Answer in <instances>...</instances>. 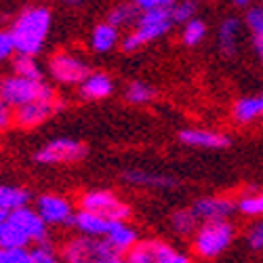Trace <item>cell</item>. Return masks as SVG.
Returning <instances> with one entry per match:
<instances>
[{"label": "cell", "mask_w": 263, "mask_h": 263, "mask_svg": "<svg viewBox=\"0 0 263 263\" xmlns=\"http://www.w3.org/2000/svg\"><path fill=\"white\" fill-rule=\"evenodd\" d=\"M103 240L116 253L124 255L128 249H133L137 245L139 232H137V228L130 226V221H109V228H107Z\"/></svg>", "instance_id": "ffe728a7"}, {"label": "cell", "mask_w": 263, "mask_h": 263, "mask_svg": "<svg viewBox=\"0 0 263 263\" xmlns=\"http://www.w3.org/2000/svg\"><path fill=\"white\" fill-rule=\"evenodd\" d=\"M168 13H171V19L175 26H183L185 21L198 15V3H196V0H177V3L168 9Z\"/></svg>", "instance_id": "4dcf8cb0"}, {"label": "cell", "mask_w": 263, "mask_h": 263, "mask_svg": "<svg viewBox=\"0 0 263 263\" xmlns=\"http://www.w3.org/2000/svg\"><path fill=\"white\" fill-rule=\"evenodd\" d=\"M120 38H122L120 30L103 19L93 26V30L89 34V47L95 55H107L120 47Z\"/></svg>", "instance_id": "e0dca14e"}, {"label": "cell", "mask_w": 263, "mask_h": 263, "mask_svg": "<svg viewBox=\"0 0 263 263\" xmlns=\"http://www.w3.org/2000/svg\"><path fill=\"white\" fill-rule=\"evenodd\" d=\"M192 211L200 221H221V219H232L236 211V200L230 196H200L192 204Z\"/></svg>", "instance_id": "5bb4252c"}, {"label": "cell", "mask_w": 263, "mask_h": 263, "mask_svg": "<svg viewBox=\"0 0 263 263\" xmlns=\"http://www.w3.org/2000/svg\"><path fill=\"white\" fill-rule=\"evenodd\" d=\"M9 30L19 55L38 57L45 51L49 34L53 30V11L42 3L28 5L13 17Z\"/></svg>", "instance_id": "6da1fadb"}, {"label": "cell", "mask_w": 263, "mask_h": 263, "mask_svg": "<svg viewBox=\"0 0 263 263\" xmlns=\"http://www.w3.org/2000/svg\"><path fill=\"white\" fill-rule=\"evenodd\" d=\"M36 3H42V5H47V3H53V0H36Z\"/></svg>", "instance_id": "7bdbcfd3"}, {"label": "cell", "mask_w": 263, "mask_h": 263, "mask_svg": "<svg viewBox=\"0 0 263 263\" xmlns=\"http://www.w3.org/2000/svg\"><path fill=\"white\" fill-rule=\"evenodd\" d=\"M76 209L97 213L109 219V221H130V217H133L130 204L124 198H120L114 190L107 187H93L82 192L76 200Z\"/></svg>", "instance_id": "5b68a950"}, {"label": "cell", "mask_w": 263, "mask_h": 263, "mask_svg": "<svg viewBox=\"0 0 263 263\" xmlns=\"http://www.w3.org/2000/svg\"><path fill=\"white\" fill-rule=\"evenodd\" d=\"M245 242L255 253L263 251V217L261 219H253L251 221V226L245 232Z\"/></svg>", "instance_id": "1f68e13d"}, {"label": "cell", "mask_w": 263, "mask_h": 263, "mask_svg": "<svg viewBox=\"0 0 263 263\" xmlns=\"http://www.w3.org/2000/svg\"><path fill=\"white\" fill-rule=\"evenodd\" d=\"M57 97L53 84H49L45 78L34 80V78H24L17 74H9L0 78V99H5L9 105L19 107L36 99H51Z\"/></svg>", "instance_id": "8992f818"}, {"label": "cell", "mask_w": 263, "mask_h": 263, "mask_svg": "<svg viewBox=\"0 0 263 263\" xmlns=\"http://www.w3.org/2000/svg\"><path fill=\"white\" fill-rule=\"evenodd\" d=\"M122 97L126 103L130 105H147L152 103L156 97H158V91L156 86L152 82H145V80H130L126 82L124 91H122Z\"/></svg>", "instance_id": "484cf974"}, {"label": "cell", "mask_w": 263, "mask_h": 263, "mask_svg": "<svg viewBox=\"0 0 263 263\" xmlns=\"http://www.w3.org/2000/svg\"><path fill=\"white\" fill-rule=\"evenodd\" d=\"M242 21H245V28H247L249 36L263 38V0L247 7V13H245Z\"/></svg>", "instance_id": "f546056e"}, {"label": "cell", "mask_w": 263, "mask_h": 263, "mask_svg": "<svg viewBox=\"0 0 263 263\" xmlns=\"http://www.w3.org/2000/svg\"><path fill=\"white\" fill-rule=\"evenodd\" d=\"M251 47H253V53H255L257 61L263 65V38H259V36H251Z\"/></svg>", "instance_id": "74e56055"}, {"label": "cell", "mask_w": 263, "mask_h": 263, "mask_svg": "<svg viewBox=\"0 0 263 263\" xmlns=\"http://www.w3.org/2000/svg\"><path fill=\"white\" fill-rule=\"evenodd\" d=\"M175 28L168 9H152V11H139V17L135 26L126 30V34L120 38V51L126 55L139 53L141 49L154 45L160 38H164Z\"/></svg>", "instance_id": "3957f363"}, {"label": "cell", "mask_w": 263, "mask_h": 263, "mask_svg": "<svg viewBox=\"0 0 263 263\" xmlns=\"http://www.w3.org/2000/svg\"><path fill=\"white\" fill-rule=\"evenodd\" d=\"M139 17V9L130 3V0H122V3H116L109 7L105 21H109L112 26H116L120 32L122 30H130L135 26V21Z\"/></svg>", "instance_id": "603a6c76"}, {"label": "cell", "mask_w": 263, "mask_h": 263, "mask_svg": "<svg viewBox=\"0 0 263 263\" xmlns=\"http://www.w3.org/2000/svg\"><path fill=\"white\" fill-rule=\"evenodd\" d=\"M11 70L17 76H24V78H34V80H42L45 78V65L40 63L38 57L34 55H15L11 59Z\"/></svg>", "instance_id": "4316f807"}, {"label": "cell", "mask_w": 263, "mask_h": 263, "mask_svg": "<svg viewBox=\"0 0 263 263\" xmlns=\"http://www.w3.org/2000/svg\"><path fill=\"white\" fill-rule=\"evenodd\" d=\"M30 257H32V263H63L59 249L51 242V240H42V242H36L30 249Z\"/></svg>", "instance_id": "f1b7e54d"}, {"label": "cell", "mask_w": 263, "mask_h": 263, "mask_svg": "<svg viewBox=\"0 0 263 263\" xmlns=\"http://www.w3.org/2000/svg\"><path fill=\"white\" fill-rule=\"evenodd\" d=\"M232 120L238 126H251L263 120V93L238 97L232 103Z\"/></svg>", "instance_id": "ac0fdd59"}, {"label": "cell", "mask_w": 263, "mask_h": 263, "mask_svg": "<svg viewBox=\"0 0 263 263\" xmlns=\"http://www.w3.org/2000/svg\"><path fill=\"white\" fill-rule=\"evenodd\" d=\"M34 209L49 228H72L76 206L70 198L55 192H45L34 198Z\"/></svg>", "instance_id": "30bf717a"}, {"label": "cell", "mask_w": 263, "mask_h": 263, "mask_svg": "<svg viewBox=\"0 0 263 263\" xmlns=\"http://www.w3.org/2000/svg\"><path fill=\"white\" fill-rule=\"evenodd\" d=\"M30 202H32V192L28 187L17 183H0V209L11 213L21 206H30Z\"/></svg>", "instance_id": "7402d4cb"}, {"label": "cell", "mask_w": 263, "mask_h": 263, "mask_svg": "<svg viewBox=\"0 0 263 263\" xmlns=\"http://www.w3.org/2000/svg\"><path fill=\"white\" fill-rule=\"evenodd\" d=\"M72 228L76 230V234H84V236H93V238H103L107 228H109V219L91 213V211H82L76 209Z\"/></svg>", "instance_id": "44dd1931"}, {"label": "cell", "mask_w": 263, "mask_h": 263, "mask_svg": "<svg viewBox=\"0 0 263 263\" xmlns=\"http://www.w3.org/2000/svg\"><path fill=\"white\" fill-rule=\"evenodd\" d=\"M158 263H194L192 255L185 253V251H179V249H175V247H168L166 253L160 257Z\"/></svg>", "instance_id": "d590c367"}, {"label": "cell", "mask_w": 263, "mask_h": 263, "mask_svg": "<svg viewBox=\"0 0 263 263\" xmlns=\"http://www.w3.org/2000/svg\"><path fill=\"white\" fill-rule=\"evenodd\" d=\"M51 228L42 221V217L32 206H21L7 215L0 223V247L28 249L30 245L49 240Z\"/></svg>", "instance_id": "7a4b0ae2"}, {"label": "cell", "mask_w": 263, "mask_h": 263, "mask_svg": "<svg viewBox=\"0 0 263 263\" xmlns=\"http://www.w3.org/2000/svg\"><path fill=\"white\" fill-rule=\"evenodd\" d=\"M120 179L128 187H139V190H175L181 185V181L173 177V175L147 171V168H126L122 171Z\"/></svg>", "instance_id": "4fadbf2b"}, {"label": "cell", "mask_w": 263, "mask_h": 263, "mask_svg": "<svg viewBox=\"0 0 263 263\" xmlns=\"http://www.w3.org/2000/svg\"><path fill=\"white\" fill-rule=\"evenodd\" d=\"M198 226H200V219L196 217L192 206L177 209V211H173L171 217H168V228L177 238H192V234L196 232Z\"/></svg>", "instance_id": "cb8c5ba5"}, {"label": "cell", "mask_w": 263, "mask_h": 263, "mask_svg": "<svg viewBox=\"0 0 263 263\" xmlns=\"http://www.w3.org/2000/svg\"><path fill=\"white\" fill-rule=\"evenodd\" d=\"M63 101L59 97L51 99H36L26 105L15 107V126L21 130H34L49 122L57 112H61Z\"/></svg>", "instance_id": "8fae6325"}, {"label": "cell", "mask_w": 263, "mask_h": 263, "mask_svg": "<svg viewBox=\"0 0 263 263\" xmlns=\"http://www.w3.org/2000/svg\"><path fill=\"white\" fill-rule=\"evenodd\" d=\"M105 263H128V261H126V257H124L122 253H114V255L109 257Z\"/></svg>", "instance_id": "f35d334b"}, {"label": "cell", "mask_w": 263, "mask_h": 263, "mask_svg": "<svg viewBox=\"0 0 263 263\" xmlns=\"http://www.w3.org/2000/svg\"><path fill=\"white\" fill-rule=\"evenodd\" d=\"M232 3H234L236 7H249V5L257 3V0H232Z\"/></svg>", "instance_id": "ab89813d"}, {"label": "cell", "mask_w": 263, "mask_h": 263, "mask_svg": "<svg viewBox=\"0 0 263 263\" xmlns=\"http://www.w3.org/2000/svg\"><path fill=\"white\" fill-rule=\"evenodd\" d=\"M245 21L236 17V15H228L219 21L217 28V51L221 53L226 59L236 57V53L240 51V42L245 36Z\"/></svg>", "instance_id": "9a60e30c"}, {"label": "cell", "mask_w": 263, "mask_h": 263, "mask_svg": "<svg viewBox=\"0 0 263 263\" xmlns=\"http://www.w3.org/2000/svg\"><path fill=\"white\" fill-rule=\"evenodd\" d=\"M78 97L82 101H103L116 93V82L103 70H91L78 86Z\"/></svg>", "instance_id": "2e32d148"}, {"label": "cell", "mask_w": 263, "mask_h": 263, "mask_svg": "<svg viewBox=\"0 0 263 263\" xmlns=\"http://www.w3.org/2000/svg\"><path fill=\"white\" fill-rule=\"evenodd\" d=\"M65 5H70V7H78V5H82L84 0H63Z\"/></svg>", "instance_id": "60d3db41"}, {"label": "cell", "mask_w": 263, "mask_h": 263, "mask_svg": "<svg viewBox=\"0 0 263 263\" xmlns=\"http://www.w3.org/2000/svg\"><path fill=\"white\" fill-rule=\"evenodd\" d=\"M171 245L160 238H139L133 249L124 253L128 263H158Z\"/></svg>", "instance_id": "d6986e66"}, {"label": "cell", "mask_w": 263, "mask_h": 263, "mask_svg": "<svg viewBox=\"0 0 263 263\" xmlns=\"http://www.w3.org/2000/svg\"><path fill=\"white\" fill-rule=\"evenodd\" d=\"M236 242V226L230 219L200 221L192 234V255L202 261H215L230 251Z\"/></svg>", "instance_id": "277c9868"}, {"label": "cell", "mask_w": 263, "mask_h": 263, "mask_svg": "<svg viewBox=\"0 0 263 263\" xmlns=\"http://www.w3.org/2000/svg\"><path fill=\"white\" fill-rule=\"evenodd\" d=\"M177 139L181 145L192 147V149H226L232 145V137L223 133V130L196 128V126L181 128Z\"/></svg>", "instance_id": "7c38bea8"}, {"label": "cell", "mask_w": 263, "mask_h": 263, "mask_svg": "<svg viewBox=\"0 0 263 263\" xmlns=\"http://www.w3.org/2000/svg\"><path fill=\"white\" fill-rule=\"evenodd\" d=\"M89 156V145L76 137H55L40 145L32 160L40 166H65V164H78Z\"/></svg>", "instance_id": "52a82bcc"}, {"label": "cell", "mask_w": 263, "mask_h": 263, "mask_svg": "<svg viewBox=\"0 0 263 263\" xmlns=\"http://www.w3.org/2000/svg\"><path fill=\"white\" fill-rule=\"evenodd\" d=\"M47 74L59 86H78L91 72V63L80 53L61 49L55 51L47 61Z\"/></svg>", "instance_id": "ba28073f"}, {"label": "cell", "mask_w": 263, "mask_h": 263, "mask_svg": "<svg viewBox=\"0 0 263 263\" xmlns=\"http://www.w3.org/2000/svg\"><path fill=\"white\" fill-rule=\"evenodd\" d=\"M17 55L11 30H0V63H7Z\"/></svg>", "instance_id": "836d02e7"}, {"label": "cell", "mask_w": 263, "mask_h": 263, "mask_svg": "<svg viewBox=\"0 0 263 263\" xmlns=\"http://www.w3.org/2000/svg\"><path fill=\"white\" fill-rule=\"evenodd\" d=\"M59 253L63 263H105L116 251L103 238L76 234L63 240Z\"/></svg>", "instance_id": "9c48e42d"}, {"label": "cell", "mask_w": 263, "mask_h": 263, "mask_svg": "<svg viewBox=\"0 0 263 263\" xmlns=\"http://www.w3.org/2000/svg\"><path fill=\"white\" fill-rule=\"evenodd\" d=\"M206 36H209V24L198 15H196L194 19H190V21H185V24L181 26V30H179V42L185 49L200 47L206 40Z\"/></svg>", "instance_id": "d4e9b609"}, {"label": "cell", "mask_w": 263, "mask_h": 263, "mask_svg": "<svg viewBox=\"0 0 263 263\" xmlns=\"http://www.w3.org/2000/svg\"><path fill=\"white\" fill-rule=\"evenodd\" d=\"M0 263H32L30 249H11V247H0Z\"/></svg>", "instance_id": "d6a6232c"}, {"label": "cell", "mask_w": 263, "mask_h": 263, "mask_svg": "<svg viewBox=\"0 0 263 263\" xmlns=\"http://www.w3.org/2000/svg\"><path fill=\"white\" fill-rule=\"evenodd\" d=\"M15 126V107L0 99V133H7Z\"/></svg>", "instance_id": "e575fe53"}, {"label": "cell", "mask_w": 263, "mask_h": 263, "mask_svg": "<svg viewBox=\"0 0 263 263\" xmlns=\"http://www.w3.org/2000/svg\"><path fill=\"white\" fill-rule=\"evenodd\" d=\"M7 215H9V213H7L5 209H0V223H3V221H5V219H7Z\"/></svg>", "instance_id": "b9f144b4"}, {"label": "cell", "mask_w": 263, "mask_h": 263, "mask_svg": "<svg viewBox=\"0 0 263 263\" xmlns=\"http://www.w3.org/2000/svg\"><path fill=\"white\" fill-rule=\"evenodd\" d=\"M139 11H152V9H171L177 0H130Z\"/></svg>", "instance_id": "8d00e7d4"}, {"label": "cell", "mask_w": 263, "mask_h": 263, "mask_svg": "<svg viewBox=\"0 0 263 263\" xmlns=\"http://www.w3.org/2000/svg\"><path fill=\"white\" fill-rule=\"evenodd\" d=\"M236 211L247 219L263 217V190H249L236 200Z\"/></svg>", "instance_id": "83f0119b"}]
</instances>
